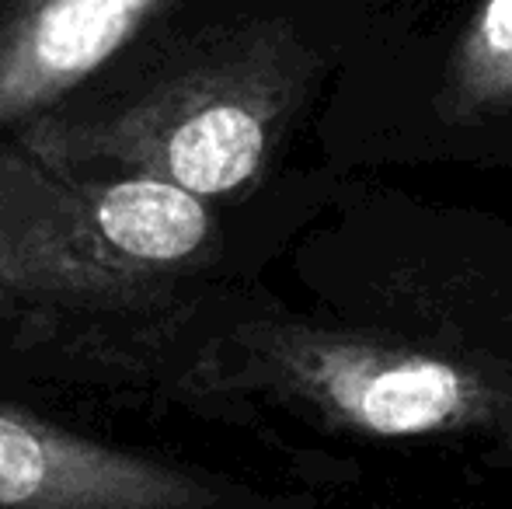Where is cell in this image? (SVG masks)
Wrapping results in <instances>:
<instances>
[{"mask_svg": "<svg viewBox=\"0 0 512 509\" xmlns=\"http://www.w3.org/2000/svg\"><path fill=\"white\" fill-rule=\"evenodd\" d=\"M248 377L373 440L512 436V374L380 332L262 325L237 339Z\"/></svg>", "mask_w": 512, "mask_h": 509, "instance_id": "obj_3", "label": "cell"}, {"mask_svg": "<svg viewBox=\"0 0 512 509\" xmlns=\"http://www.w3.org/2000/svg\"><path fill=\"white\" fill-rule=\"evenodd\" d=\"M175 0H0V143L81 88Z\"/></svg>", "mask_w": 512, "mask_h": 509, "instance_id": "obj_5", "label": "cell"}, {"mask_svg": "<svg viewBox=\"0 0 512 509\" xmlns=\"http://www.w3.org/2000/svg\"><path fill=\"white\" fill-rule=\"evenodd\" d=\"M512 109V0H485L453 46L439 116L481 123Z\"/></svg>", "mask_w": 512, "mask_h": 509, "instance_id": "obj_6", "label": "cell"}, {"mask_svg": "<svg viewBox=\"0 0 512 509\" xmlns=\"http://www.w3.org/2000/svg\"><path fill=\"white\" fill-rule=\"evenodd\" d=\"M216 252L209 203L0 143V318H157Z\"/></svg>", "mask_w": 512, "mask_h": 509, "instance_id": "obj_2", "label": "cell"}, {"mask_svg": "<svg viewBox=\"0 0 512 509\" xmlns=\"http://www.w3.org/2000/svg\"><path fill=\"white\" fill-rule=\"evenodd\" d=\"M216 492L171 464L0 408V509H209Z\"/></svg>", "mask_w": 512, "mask_h": 509, "instance_id": "obj_4", "label": "cell"}, {"mask_svg": "<svg viewBox=\"0 0 512 509\" xmlns=\"http://www.w3.org/2000/svg\"><path fill=\"white\" fill-rule=\"evenodd\" d=\"M310 49L279 18L150 21L81 88L7 140L70 171H115L227 199L265 175L310 84Z\"/></svg>", "mask_w": 512, "mask_h": 509, "instance_id": "obj_1", "label": "cell"}]
</instances>
